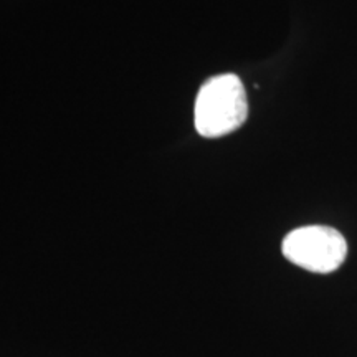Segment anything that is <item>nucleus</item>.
I'll return each instance as SVG.
<instances>
[{
	"mask_svg": "<svg viewBox=\"0 0 357 357\" xmlns=\"http://www.w3.org/2000/svg\"><path fill=\"white\" fill-rule=\"evenodd\" d=\"M247 118V93L236 75H217L202 84L195 101V128L200 136H225L236 131Z\"/></svg>",
	"mask_w": 357,
	"mask_h": 357,
	"instance_id": "nucleus-1",
	"label": "nucleus"
},
{
	"mask_svg": "<svg viewBox=\"0 0 357 357\" xmlns=\"http://www.w3.org/2000/svg\"><path fill=\"white\" fill-rule=\"evenodd\" d=\"M281 252L293 265L328 275L341 268L347 257V242L341 231L326 225H307L284 236Z\"/></svg>",
	"mask_w": 357,
	"mask_h": 357,
	"instance_id": "nucleus-2",
	"label": "nucleus"
}]
</instances>
